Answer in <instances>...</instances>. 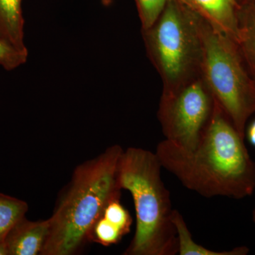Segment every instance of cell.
Masks as SVG:
<instances>
[{
	"label": "cell",
	"instance_id": "1",
	"mask_svg": "<svg viewBox=\"0 0 255 255\" xmlns=\"http://www.w3.org/2000/svg\"><path fill=\"white\" fill-rule=\"evenodd\" d=\"M155 154L162 167L204 197L241 199L255 190L254 161L244 138L216 101L209 125L194 149L182 148L164 139Z\"/></svg>",
	"mask_w": 255,
	"mask_h": 255
},
{
	"label": "cell",
	"instance_id": "2",
	"mask_svg": "<svg viewBox=\"0 0 255 255\" xmlns=\"http://www.w3.org/2000/svg\"><path fill=\"white\" fill-rule=\"evenodd\" d=\"M124 150L110 146L75 168L50 218V233L41 255H73L87 241L96 221L110 201L121 197L119 159Z\"/></svg>",
	"mask_w": 255,
	"mask_h": 255
},
{
	"label": "cell",
	"instance_id": "3",
	"mask_svg": "<svg viewBox=\"0 0 255 255\" xmlns=\"http://www.w3.org/2000/svg\"><path fill=\"white\" fill-rule=\"evenodd\" d=\"M162 167L155 152L150 150L129 147L121 156L119 186L131 194L136 214L135 234L124 255L178 254L174 209L161 177Z\"/></svg>",
	"mask_w": 255,
	"mask_h": 255
},
{
	"label": "cell",
	"instance_id": "4",
	"mask_svg": "<svg viewBox=\"0 0 255 255\" xmlns=\"http://www.w3.org/2000/svg\"><path fill=\"white\" fill-rule=\"evenodd\" d=\"M146 52L158 72L162 92L202 76L203 43L197 15L180 0H168L151 27L142 30Z\"/></svg>",
	"mask_w": 255,
	"mask_h": 255
},
{
	"label": "cell",
	"instance_id": "5",
	"mask_svg": "<svg viewBox=\"0 0 255 255\" xmlns=\"http://www.w3.org/2000/svg\"><path fill=\"white\" fill-rule=\"evenodd\" d=\"M196 15L203 43V78L245 139L247 122L255 113V80L237 43Z\"/></svg>",
	"mask_w": 255,
	"mask_h": 255
},
{
	"label": "cell",
	"instance_id": "6",
	"mask_svg": "<svg viewBox=\"0 0 255 255\" xmlns=\"http://www.w3.org/2000/svg\"><path fill=\"white\" fill-rule=\"evenodd\" d=\"M216 100L202 76L170 92H162L157 117L165 140L187 150L200 140Z\"/></svg>",
	"mask_w": 255,
	"mask_h": 255
},
{
	"label": "cell",
	"instance_id": "7",
	"mask_svg": "<svg viewBox=\"0 0 255 255\" xmlns=\"http://www.w3.org/2000/svg\"><path fill=\"white\" fill-rule=\"evenodd\" d=\"M132 219L120 198L112 199L106 206L89 236V241L109 247L117 244L130 232Z\"/></svg>",
	"mask_w": 255,
	"mask_h": 255
},
{
	"label": "cell",
	"instance_id": "8",
	"mask_svg": "<svg viewBox=\"0 0 255 255\" xmlns=\"http://www.w3.org/2000/svg\"><path fill=\"white\" fill-rule=\"evenodd\" d=\"M49 233V219L31 221L23 218L5 238L9 255H41Z\"/></svg>",
	"mask_w": 255,
	"mask_h": 255
},
{
	"label": "cell",
	"instance_id": "9",
	"mask_svg": "<svg viewBox=\"0 0 255 255\" xmlns=\"http://www.w3.org/2000/svg\"><path fill=\"white\" fill-rule=\"evenodd\" d=\"M180 1L191 11L238 43V14L240 6L236 0Z\"/></svg>",
	"mask_w": 255,
	"mask_h": 255
},
{
	"label": "cell",
	"instance_id": "10",
	"mask_svg": "<svg viewBox=\"0 0 255 255\" xmlns=\"http://www.w3.org/2000/svg\"><path fill=\"white\" fill-rule=\"evenodd\" d=\"M23 0H0V37L16 48L28 50L24 43Z\"/></svg>",
	"mask_w": 255,
	"mask_h": 255
},
{
	"label": "cell",
	"instance_id": "11",
	"mask_svg": "<svg viewBox=\"0 0 255 255\" xmlns=\"http://www.w3.org/2000/svg\"><path fill=\"white\" fill-rule=\"evenodd\" d=\"M237 43L247 67L255 80V0L240 6Z\"/></svg>",
	"mask_w": 255,
	"mask_h": 255
},
{
	"label": "cell",
	"instance_id": "12",
	"mask_svg": "<svg viewBox=\"0 0 255 255\" xmlns=\"http://www.w3.org/2000/svg\"><path fill=\"white\" fill-rule=\"evenodd\" d=\"M172 221L177 231L178 254L180 255H246L250 250L247 247H237L228 251H214L197 244L193 240L190 231L183 216L177 210L174 209Z\"/></svg>",
	"mask_w": 255,
	"mask_h": 255
},
{
	"label": "cell",
	"instance_id": "13",
	"mask_svg": "<svg viewBox=\"0 0 255 255\" xmlns=\"http://www.w3.org/2000/svg\"><path fill=\"white\" fill-rule=\"evenodd\" d=\"M28 210L27 203L0 193V243L20 221Z\"/></svg>",
	"mask_w": 255,
	"mask_h": 255
},
{
	"label": "cell",
	"instance_id": "14",
	"mask_svg": "<svg viewBox=\"0 0 255 255\" xmlns=\"http://www.w3.org/2000/svg\"><path fill=\"white\" fill-rule=\"evenodd\" d=\"M28 50L16 48L0 37V65L7 71L14 70L27 61Z\"/></svg>",
	"mask_w": 255,
	"mask_h": 255
},
{
	"label": "cell",
	"instance_id": "15",
	"mask_svg": "<svg viewBox=\"0 0 255 255\" xmlns=\"http://www.w3.org/2000/svg\"><path fill=\"white\" fill-rule=\"evenodd\" d=\"M168 0H135L142 30L151 27L165 8Z\"/></svg>",
	"mask_w": 255,
	"mask_h": 255
},
{
	"label": "cell",
	"instance_id": "16",
	"mask_svg": "<svg viewBox=\"0 0 255 255\" xmlns=\"http://www.w3.org/2000/svg\"><path fill=\"white\" fill-rule=\"evenodd\" d=\"M247 136L249 142L255 147V120L248 127L247 130Z\"/></svg>",
	"mask_w": 255,
	"mask_h": 255
},
{
	"label": "cell",
	"instance_id": "17",
	"mask_svg": "<svg viewBox=\"0 0 255 255\" xmlns=\"http://www.w3.org/2000/svg\"><path fill=\"white\" fill-rule=\"evenodd\" d=\"M0 255H9L7 248H6L4 242L0 243Z\"/></svg>",
	"mask_w": 255,
	"mask_h": 255
},
{
	"label": "cell",
	"instance_id": "18",
	"mask_svg": "<svg viewBox=\"0 0 255 255\" xmlns=\"http://www.w3.org/2000/svg\"><path fill=\"white\" fill-rule=\"evenodd\" d=\"M236 1H237L239 6H242V5L246 4V3L249 2V1H252V0H236Z\"/></svg>",
	"mask_w": 255,
	"mask_h": 255
},
{
	"label": "cell",
	"instance_id": "19",
	"mask_svg": "<svg viewBox=\"0 0 255 255\" xmlns=\"http://www.w3.org/2000/svg\"><path fill=\"white\" fill-rule=\"evenodd\" d=\"M253 221H254V223H255V209L253 210Z\"/></svg>",
	"mask_w": 255,
	"mask_h": 255
}]
</instances>
